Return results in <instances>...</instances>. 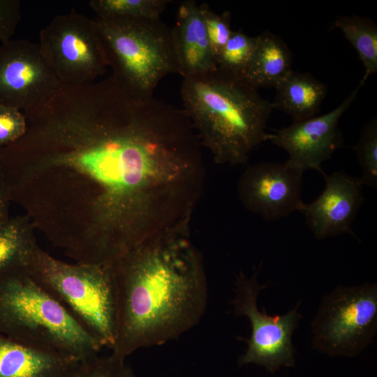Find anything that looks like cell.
Here are the masks:
<instances>
[{"instance_id":"obj_25","label":"cell","mask_w":377,"mask_h":377,"mask_svg":"<svg viewBox=\"0 0 377 377\" xmlns=\"http://www.w3.org/2000/svg\"><path fill=\"white\" fill-rule=\"evenodd\" d=\"M27 128V120L23 112L0 105V149L19 140Z\"/></svg>"},{"instance_id":"obj_8","label":"cell","mask_w":377,"mask_h":377,"mask_svg":"<svg viewBox=\"0 0 377 377\" xmlns=\"http://www.w3.org/2000/svg\"><path fill=\"white\" fill-rule=\"evenodd\" d=\"M40 50L61 86L95 82L108 66L94 20L75 10L56 16L40 32Z\"/></svg>"},{"instance_id":"obj_9","label":"cell","mask_w":377,"mask_h":377,"mask_svg":"<svg viewBox=\"0 0 377 377\" xmlns=\"http://www.w3.org/2000/svg\"><path fill=\"white\" fill-rule=\"evenodd\" d=\"M258 271L251 279L241 272L236 279L235 297L232 302L234 311L236 316L247 317L251 326V337L246 339L247 349L239 363L258 364L274 373L281 367L295 364L292 335L302 315L297 312L298 305L283 316H269L258 309V295L267 287V284L258 283Z\"/></svg>"},{"instance_id":"obj_5","label":"cell","mask_w":377,"mask_h":377,"mask_svg":"<svg viewBox=\"0 0 377 377\" xmlns=\"http://www.w3.org/2000/svg\"><path fill=\"white\" fill-rule=\"evenodd\" d=\"M26 269L103 347L112 349L117 333L112 265L68 264L54 258L38 246Z\"/></svg>"},{"instance_id":"obj_13","label":"cell","mask_w":377,"mask_h":377,"mask_svg":"<svg viewBox=\"0 0 377 377\" xmlns=\"http://www.w3.org/2000/svg\"><path fill=\"white\" fill-rule=\"evenodd\" d=\"M325 187L302 212L315 237L325 239L341 234L356 237L352 228L357 213L364 201L359 178L339 171L324 176Z\"/></svg>"},{"instance_id":"obj_23","label":"cell","mask_w":377,"mask_h":377,"mask_svg":"<svg viewBox=\"0 0 377 377\" xmlns=\"http://www.w3.org/2000/svg\"><path fill=\"white\" fill-rule=\"evenodd\" d=\"M126 359L112 353L79 361L67 377H136Z\"/></svg>"},{"instance_id":"obj_21","label":"cell","mask_w":377,"mask_h":377,"mask_svg":"<svg viewBox=\"0 0 377 377\" xmlns=\"http://www.w3.org/2000/svg\"><path fill=\"white\" fill-rule=\"evenodd\" d=\"M256 43V36H249L240 29L232 31L227 43L215 58L217 67L242 75L251 61Z\"/></svg>"},{"instance_id":"obj_12","label":"cell","mask_w":377,"mask_h":377,"mask_svg":"<svg viewBox=\"0 0 377 377\" xmlns=\"http://www.w3.org/2000/svg\"><path fill=\"white\" fill-rule=\"evenodd\" d=\"M302 171L286 163L263 162L249 166L238 182V193L249 211L275 221L302 212Z\"/></svg>"},{"instance_id":"obj_22","label":"cell","mask_w":377,"mask_h":377,"mask_svg":"<svg viewBox=\"0 0 377 377\" xmlns=\"http://www.w3.org/2000/svg\"><path fill=\"white\" fill-rule=\"evenodd\" d=\"M362 174V185L377 188V119L374 117L362 127L360 139L354 147Z\"/></svg>"},{"instance_id":"obj_7","label":"cell","mask_w":377,"mask_h":377,"mask_svg":"<svg viewBox=\"0 0 377 377\" xmlns=\"http://www.w3.org/2000/svg\"><path fill=\"white\" fill-rule=\"evenodd\" d=\"M313 347L331 356L353 357L377 331V285L339 286L325 295L311 323Z\"/></svg>"},{"instance_id":"obj_20","label":"cell","mask_w":377,"mask_h":377,"mask_svg":"<svg viewBox=\"0 0 377 377\" xmlns=\"http://www.w3.org/2000/svg\"><path fill=\"white\" fill-rule=\"evenodd\" d=\"M171 1L92 0L89 6L101 18H161Z\"/></svg>"},{"instance_id":"obj_26","label":"cell","mask_w":377,"mask_h":377,"mask_svg":"<svg viewBox=\"0 0 377 377\" xmlns=\"http://www.w3.org/2000/svg\"><path fill=\"white\" fill-rule=\"evenodd\" d=\"M21 19L19 0H0V41L10 40Z\"/></svg>"},{"instance_id":"obj_14","label":"cell","mask_w":377,"mask_h":377,"mask_svg":"<svg viewBox=\"0 0 377 377\" xmlns=\"http://www.w3.org/2000/svg\"><path fill=\"white\" fill-rule=\"evenodd\" d=\"M171 30L180 75L193 76L217 68L202 13L195 1L179 4Z\"/></svg>"},{"instance_id":"obj_27","label":"cell","mask_w":377,"mask_h":377,"mask_svg":"<svg viewBox=\"0 0 377 377\" xmlns=\"http://www.w3.org/2000/svg\"><path fill=\"white\" fill-rule=\"evenodd\" d=\"M10 202L9 193L0 170V223L10 218L9 205Z\"/></svg>"},{"instance_id":"obj_4","label":"cell","mask_w":377,"mask_h":377,"mask_svg":"<svg viewBox=\"0 0 377 377\" xmlns=\"http://www.w3.org/2000/svg\"><path fill=\"white\" fill-rule=\"evenodd\" d=\"M0 332L26 345L78 361L98 355L103 348L26 267L0 276Z\"/></svg>"},{"instance_id":"obj_19","label":"cell","mask_w":377,"mask_h":377,"mask_svg":"<svg viewBox=\"0 0 377 377\" xmlns=\"http://www.w3.org/2000/svg\"><path fill=\"white\" fill-rule=\"evenodd\" d=\"M345 38L355 49L365 72L359 84L377 71V26L367 17L357 15L340 16L334 22Z\"/></svg>"},{"instance_id":"obj_10","label":"cell","mask_w":377,"mask_h":377,"mask_svg":"<svg viewBox=\"0 0 377 377\" xmlns=\"http://www.w3.org/2000/svg\"><path fill=\"white\" fill-rule=\"evenodd\" d=\"M61 87L38 43L10 39L0 45V105L24 112L47 101Z\"/></svg>"},{"instance_id":"obj_15","label":"cell","mask_w":377,"mask_h":377,"mask_svg":"<svg viewBox=\"0 0 377 377\" xmlns=\"http://www.w3.org/2000/svg\"><path fill=\"white\" fill-rule=\"evenodd\" d=\"M78 362L62 353L26 345L0 332V377H67Z\"/></svg>"},{"instance_id":"obj_16","label":"cell","mask_w":377,"mask_h":377,"mask_svg":"<svg viewBox=\"0 0 377 377\" xmlns=\"http://www.w3.org/2000/svg\"><path fill=\"white\" fill-rule=\"evenodd\" d=\"M273 102L278 109L301 121L316 115L327 94L326 85L308 73L292 71L274 87Z\"/></svg>"},{"instance_id":"obj_6","label":"cell","mask_w":377,"mask_h":377,"mask_svg":"<svg viewBox=\"0 0 377 377\" xmlns=\"http://www.w3.org/2000/svg\"><path fill=\"white\" fill-rule=\"evenodd\" d=\"M94 21L112 76L128 89L151 96L164 77L179 75L172 30L161 18Z\"/></svg>"},{"instance_id":"obj_17","label":"cell","mask_w":377,"mask_h":377,"mask_svg":"<svg viewBox=\"0 0 377 377\" xmlns=\"http://www.w3.org/2000/svg\"><path fill=\"white\" fill-rule=\"evenodd\" d=\"M256 37L253 57L242 76L258 89L274 87L293 71L291 52L279 36L269 31Z\"/></svg>"},{"instance_id":"obj_1","label":"cell","mask_w":377,"mask_h":377,"mask_svg":"<svg viewBox=\"0 0 377 377\" xmlns=\"http://www.w3.org/2000/svg\"><path fill=\"white\" fill-rule=\"evenodd\" d=\"M25 117L11 157L17 200L76 263L111 265L188 229L205 168L184 110L110 76L61 86Z\"/></svg>"},{"instance_id":"obj_18","label":"cell","mask_w":377,"mask_h":377,"mask_svg":"<svg viewBox=\"0 0 377 377\" xmlns=\"http://www.w3.org/2000/svg\"><path fill=\"white\" fill-rule=\"evenodd\" d=\"M35 229L26 214L10 217L0 223V276L27 267L31 255L38 246Z\"/></svg>"},{"instance_id":"obj_24","label":"cell","mask_w":377,"mask_h":377,"mask_svg":"<svg viewBox=\"0 0 377 377\" xmlns=\"http://www.w3.org/2000/svg\"><path fill=\"white\" fill-rule=\"evenodd\" d=\"M204 18L207 34L214 57L219 54L229 39L231 15L229 11L221 14L214 12L206 3L200 5Z\"/></svg>"},{"instance_id":"obj_2","label":"cell","mask_w":377,"mask_h":377,"mask_svg":"<svg viewBox=\"0 0 377 377\" xmlns=\"http://www.w3.org/2000/svg\"><path fill=\"white\" fill-rule=\"evenodd\" d=\"M112 271L117 333L111 353L119 357L177 339L205 311V268L188 229L145 242L113 263Z\"/></svg>"},{"instance_id":"obj_11","label":"cell","mask_w":377,"mask_h":377,"mask_svg":"<svg viewBox=\"0 0 377 377\" xmlns=\"http://www.w3.org/2000/svg\"><path fill=\"white\" fill-rule=\"evenodd\" d=\"M362 86L357 87L334 110L320 116L294 121L274 133L269 141L285 149L289 158L286 163L304 172L315 170L324 176L322 163L331 158L342 147L343 139L339 120L357 98Z\"/></svg>"},{"instance_id":"obj_3","label":"cell","mask_w":377,"mask_h":377,"mask_svg":"<svg viewBox=\"0 0 377 377\" xmlns=\"http://www.w3.org/2000/svg\"><path fill=\"white\" fill-rule=\"evenodd\" d=\"M181 96L202 147L219 164H245L269 140L267 121L274 109L242 75L219 68L183 77Z\"/></svg>"}]
</instances>
